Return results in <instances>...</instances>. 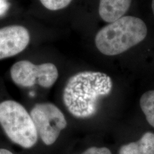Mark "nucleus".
<instances>
[{
	"label": "nucleus",
	"mask_w": 154,
	"mask_h": 154,
	"mask_svg": "<svg viewBox=\"0 0 154 154\" xmlns=\"http://www.w3.org/2000/svg\"><path fill=\"white\" fill-rule=\"evenodd\" d=\"M112 88L111 78L105 73H77L69 78L63 88V104L74 117L90 118L97 112L99 100L109 95Z\"/></svg>",
	"instance_id": "obj_1"
},
{
	"label": "nucleus",
	"mask_w": 154,
	"mask_h": 154,
	"mask_svg": "<svg viewBox=\"0 0 154 154\" xmlns=\"http://www.w3.org/2000/svg\"><path fill=\"white\" fill-rule=\"evenodd\" d=\"M147 32L142 19L123 16L99 31L95 38L96 47L104 55H119L143 41Z\"/></svg>",
	"instance_id": "obj_2"
},
{
	"label": "nucleus",
	"mask_w": 154,
	"mask_h": 154,
	"mask_svg": "<svg viewBox=\"0 0 154 154\" xmlns=\"http://www.w3.org/2000/svg\"><path fill=\"white\" fill-rule=\"evenodd\" d=\"M0 128L11 143L22 149H32L38 142V134L29 112L15 100L0 101Z\"/></svg>",
	"instance_id": "obj_3"
},
{
	"label": "nucleus",
	"mask_w": 154,
	"mask_h": 154,
	"mask_svg": "<svg viewBox=\"0 0 154 154\" xmlns=\"http://www.w3.org/2000/svg\"><path fill=\"white\" fill-rule=\"evenodd\" d=\"M29 113L35 125L38 137L46 146L53 145L61 132L67 126L64 114L54 103L49 102L36 103Z\"/></svg>",
	"instance_id": "obj_4"
},
{
	"label": "nucleus",
	"mask_w": 154,
	"mask_h": 154,
	"mask_svg": "<svg viewBox=\"0 0 154 154\" xmlns=\"http://www.w3.org/2000/svg\"><path fill=\"white\" fill-rule=\"evenodd\" d=\"M10 76L12 82L20 87L29 88L37 84L49 88L57 81L59 71L52 63L34 64L30 61L22 60L11 66Z\"/></svg>",
	"instance_id": "obj_5"
},
{
	"label": "nucleus",
	"mask_w": 154,
	"mask_h": 154,
	"mask_svg": "<svg viewBox=\"0 0 154 154\" xmlns=\"http://www.w3.org/2000/svg\"><path fill=\"white\" fill-rule=\"evenodd\" d=\"M29 42V32L24 26L10 25L0 29V60L21 53Z\"/></svg>",
	"instance_id": "obj_6"
},
{
	"label": "nucleus",
	"mask_w": 154,
	"mask_h": 154,
	"mask_svg": "<svg viewBox=\"0 0 154 154\" xmlns=\"http://www.w3.org/2000/svg\"><path fill=\"white\" fill-rule=\"evenodd\" d=\"M132 0H100L99 14L105 22L111 23L124 16Z\"/></svg>",
	"instance_id": "obj_7"
},
{
	"label": "nucleus",
	"mask_w": 154,
	"mask_h": 154,
	"mask_svg": "<svg viewBox=\"0 0 154 154\" xmlns=\"http://www.w3.org/2000/svg\"><path fill=\"white\" fill-rule=\"evenodd\" d=\"M119 154H154V134L146 132L137 141L124 144Z\"/></svg>",
	"instance_id": "obj_8"
},
{
	"label": "nucleus",
	"mask_w": 154,
	"mask_h": 154,
	"mask_svg": "<svg viewBox=\"0 0 154 154\" xmlns=\"http://www.w3.org/2000/svg\"><path fill=\"white\" fill-rule=\"evenodd\" d=\"M140 106L148 123L154 128V90L146 91L141 96Z\"/></svg>",
	"instance_id": "obj_9"
},
{
	"label": "nucleus",
	"mask_w": 154,
	"mask_h": 154,
	"mask_svg": "<svg viewBox=\"0 0 154 154\" xmlns=\"http://www.w3.org/2000/svg\"><path fill=\"white\" fill-rule=\"evenodd\" d=\"M72 0H40L45 8L51 11H57L66 8Z\"/></svg>",
	"instance_id": "obj_10"
},
{
	"label": "nucleus",
	"mask_w": 154,
	"mask_h": 154,
	"mask_svg": "<svg viewBox=\"0 0 154 154\" xmlns=\"http://www.w3.org/2000/svg\"><path fill=\"white\" fill-rule=\"evenodd\" d=\"M82 154H112V153L106 147H91Z\"/></svg>",
	"instance_id": "obj_11"
},
{
	"label": "nucleus",
	"mask_w": 154,
	"mask_h": 154,
	"mask_svg": "<svg viewBox=\"0 0 154 154\" xmlns=\"http://www.w3.org/2000/svg\"><path fill=\"white\" fill-rule=\"evenodd\" d=\"M8 6L9 5L7 3V0H0V15L5 14Z\"/></svg>",
	"instance_id": "obj_12"
},
{
	"label": "nucleus",
	"mask_w": 154,
	"mask_h": 154,
	"mask_svg": "<svg viewBox=\"0 0 154 154\" xmlns=\"http://www.w3.org/2000/svg\"><path fill=\"white\" fill-rule=\"evenodd\" d=\"M0 154H15L14 152L5 147H0Z\"/></svg>",
	"instance_id": "obj_13"
},
{
	"label": "nucleus",
	"mask_w": 154,
	"mask_h": 154,
	"mask_svg": "<svg viewBox=\"0 0 154 154\" xmlns=\"http://www.w3.org/2000/svg\"><path fill=\"white\" fill-rule=\"evenodd\" d=\"M152 10H153V12L154 14V0L152 1Z\"/></svg>",
	"instance_id": "obj_14"
}]
</instances>
